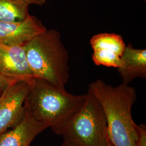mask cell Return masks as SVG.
I'll use <instances>...</instances> for the list:
<instances>
[{
	"mask_svg": "<svg viewBox=\"0 0 146 146\" xmlns=\"http://www.w3.org/2000/svg\"><path fill=\"white\" fill-rule=\"evenodd\" d=\"M88 92L104 111L110 142L114 146H136L138 125L131 114L137 98L135 89L123 83L114 87L99 79L89 84Z\"/></svg>",
	"mask_w": 146,
	"mask_h": 146,
	"instance_id": "1",
	"label": "cell"
},
{
	"mask_svg": "<svg viewBox=\"0 0 146 146\" xmlns=\"http://www.w3.org/2000/svg\"><path fill=\"white\" fill-rule=\"evenodd\" d=\"M87 93L74 95L45 80L34 78L25 102L27 111L56 134L81 108Z\"/></svg>",
	"mask_w": 146,
	"mask_h": 146,
	"instance_id": "2",
	"label": "cell"
},
{
	"mask_svg": "<svg viewBox=\"0 0 146 146\" xmlns=\"http://www.w3.org/2000/svg\"><path fill=\"white\" fill-rule=\"evenodd\" d=\"M27 60L34 78L45 80L65 89L69 78V52L60 33L48 29L25 46Z\"/></svg>",
	"mask_w": 146,
	"mask_h": 146,
	"instance_id": "3",
	"label": "cell"
},
{
	"mask_svg": "<svg viewBox=\"0 0 146 146\" xmlns=\"http://www.w3.org/2000/svg\"><path fill=\"white\" fill-rule=\"evenodd\" d=\"M64 140L79 146H108L106 116L99 101L87 93L81 108L58 133Z\"/></svg>",
	"mask_w": 146,
	"mask_h": 146,
	"instance_id": "4",
	"label": "cell"
},
{
	"mask_svg": "<svg viewBox=\"0 0 146 146\" xmlns=\"http://www.w3.org/2000/svg\"><path fill=\"white\" fill-rule=\"evenodd\" d=\"M34 79L14 81L0 96V134L15 127L23 118L25 102Z\"/></svg>",
	"mask_w": 146,
	"mask_h": 146,
	"instance_id": "5",
	"label": "cell"
},
{
	"mask_svg": "<svg viewBox=\"0 0 146 146\" xmlns=\"http://www.w3.org/2000/svg\"><path fill=\"white\" fill-rule=\"evenodd\" d=\"M90 44L93 52L92 57L94 64L107 67L117 68L126 44L123 37L115 33H103L92 37Z\"/></svg>",
	"mask_w": 146,
	"mask_h": 146,
	"instance_id": "6",
	"label": "cell"
},
{
	"mask_svg": "<svg viewBox=\"0 0 146 146\" xmlns=\"http://www.w3.org/2000/svg\"><path fill=\"white\" fill-rule=\"evenodd\" d=\"M47 28L34 16L14 22L0 21V43L25 46Z\"/></svg>",
	"mask_w": 146,
	"mask_h": 146,
	"instance_id": "7",
	"label": "cell"
},
{
	"mask_svg": "<svg viewBox=\"0 0 146 146\" xmlns=\"http://www.w3.org/2000/svg\"><path fill=\"white\" fill-rule=\"evenodd\" d=\"M0 74L15 81L34 78L27 60L25 46L0 43Z\"/></svg>",
	"mask_w": 146,
	"mask_h": 146,
	"instance_id": "8",
	"label": "cell"
},
{
	"mask_svg": "<svg viewBox=\"0 0 146 146\" xmlns=\"http://www.w3.org/2000/svg\"><path fill=\"white\" fill-rule=\"evenodd\" d=\"M47 128V125L34 120L26 110L20 123L0 134V146H29L37 136Z\"/></svg>",
	"mask_w": 146,
	"mask_h": 146,
	"instance_id": "9",
	"label": "cell"
},
{
	"mask_svg": "<svg viewBox=\"0 0 146 146\" xmlns=\"http://www.w3.org/2000/svg\"><path fill=\"white\" fill-rule=\"evenodd\" d=\"M117 69L123 84H129L137 78H146V49L134 48L129 43L126 45Z\"/></svg>",
	"mask_w": 146,
	"mask_h": 146,
	"instance_id": "10",
	"label": "cell"
},
{
	"mask_svg": "<svg viewBox=\"0 0 146 146\" xmlns=\"http://www.w3.org/2000/svg\"><path fill=\"white\" fill-rule=\"evenodd\" d=\"M28 7L21 1L0 0V21L14 22L25 19L30 15Z\"/></svg>",
	"mask_w": 146,
	"mask_h": 146,
	"instance_id": "11",
	"label": "cell"
},
{
	"mask_svg": "<svg viewBox=\"0 0 146 146\" xmlns=\"http://www.w3.org/2000/svg\"><path fill=\"white\" fill-rule=\"evenodd\" d=\"M136 146H146V126L144 124L138 125V137Z\"/></svg>",
	"mask_w": 146,
	"mask_h": 146,
	"instance_id": "12",
	"label": "cell"
},
{
	"mask_svg": "<svg viewBox=\"0 0 146 146\" xmlns=\"http://www.w3.org/2000/svg\"><path fill=\"white\" fill-rule=\"evenodd\" d=\"M14 81L15 80H11L9 78H7L0 74V96Z\"/></svg>",
	"mask_w": 146,
	"mask_h": 146,
	"instance_id": "13",
	"label": "cell"
},
{
	"mask_svg": "<svg viewBox=\"0 0 146 146\" xmlns=\"http://www.w3.org/2000/svg\"><path fill=\"white\" fill-rule=\"evenodd\" d=\"M22 2L26 3L28 5H36L42 6L46 3V0H21Z\"/></svg>",
	"mask_w": 146,
	"mask_h": 146,
	"instance_id": "14",
	"label": "cell"
},
{
	"mask_svg": "<svg viewBox=\"0 0 146 146\" xmlns=\"http://www.w3.org/2000/svg\"><path fill=\"white\" fill-rule=\"evenodd\" d=\"M62 146H79L76 144H74L73 143H72L69 141H66V140H64L63 142Z\"/></svg>",
	"mask_w": 146,
	"mask_h": 146,
	"instance_id": "15",
	"label": "cell"
},
{
	"mask_svg": "<svg viewBox=\"0 0 146 146\" xmlns=\"http://www.w3.org/2000/svg\"><path fill=\"white\" fill-rule=\"evenodd\" d=\"M108 146H114L110 142V140L108 141Z\"/></svg>",
	"mask_w": 146,
	"mask_h": 146,
	"instance_id": "16",
	"label": "cell"
},
{
	"mask_svg": "<svg viewBox=\"0 0 146 146\" xmlns=\"http://www.w3.org/2000/svg\"><path fill=\"white\" fill-rule=\"evenodd\" d=\"M12 1H21V0H12Z\"/></svg>",
	"mask_w": 146,
	"mask_h": 146,
	"instance_id": "17",
	"label": "cell"
}]
</instances>
